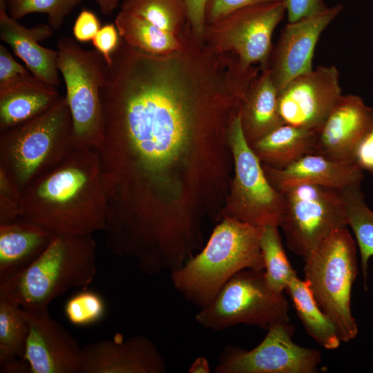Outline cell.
<instances>
[{"label":"cell","instance_id":"obj_1","mask_svg":"<svg viewBox=\"0 0 373 373\" xmlns=\"http://www.w3.org/2000/svg\"><path fill=\"white\" fill-rule=\"evenodd\" d=\"M179 49L153 55L122 38L106 64L96 149L108 192L156 202L169 168L200 135L229 128L260 68L212 50L189 24Z\"/></svg>","mask_w":373,"mask_h":373},{"label":"cell","instance_id":"obj_2","mask_svg":"<svg viewBox=\"0 0 373 373\" xmlns=\"http://www.w3.org/2000/svg\"><path fill=\"white\" fill-rule=\"evenodd\" d=\"M107 214L108 197L95 149H74L21 191L19 219L56 236L105 231Z\"/></svg>","mask_w":373,"mask_h":373},{"label":"cell","instance_id":"obj_3","mask_svg":"<svg viewBox=\"0 0 373 373\" xmlns=\"http://www.w3.org/2000/svg\"><path fill=\"white\" fill-rule=\"evenodd\" d=\"M261 232L262 227L226 217L214 229L203 249L171 273L174 289L201 308L239 271L264 270Z\"/></svg>","mask_w":373,"mask_h":373},{"label":"cell","instance_id":"obj_4","mask_svg":"<svg viewBox=\"0 0 373 373\" xmlns=\"http://www.w3.org/2000/svg\"><path fill=\"white\" fill-rule=\"evenodd\" d=\"M96 252L91 235L55 236L26 269L0 281V298L28 310L48 309L55 298L93 282L97 272Z\"/></svg>","mask_w":373,"mask_h":373},{"label":"cell","instance_id":"obj_5","mask_svg":"<svg viewBox=\"0 0 373 373\" xmlns=\"http://www.w3.org/2000/svg\"><path fill=\"white\" fill-rule=\"evenodd\" d=\"M74 149L71 113L60 96L44 113L0 133V168L22 191Z\"/></svg>","mask_w":373,"mask_h":373},{"label":"cell","instance_id":"obj_6","mask_svg":"<svg viewBox=\"0 0 373 373\" xmlns=\"http://www.w3.org/2000/svg\"><path fill=\"white\" fill-rule=\"evenodd\" d=\"M305 280L320 308L347 343L358 328L351 311L352 288L358 272L355 240L348 227L327 237L304 260Z\"/></svg>","mask_w":373,"mask_h":373},{"label":"cell","instance_id":"obj_7","mask_svg":"<svg viewBox=\"0 0 373 373\" xmlns=\"http://www.w3.org/2000/svg\"><path fill=\"white\" fill-rule=\"evenodd\" d=\"M57 67L66 88L75 149H97L103 134L100 90L106 62L96 50H85L71 37L57 41Z\"/></svg>","mask_w":373,"mask_h":373},{"label":"cell","instance_id":"obj_8","mask_svg":"<svg viewBox=\"0 0 373 373\" xmlns=\"http://www.w3.org/2000/svg\"><path fill=\"white\" fill-rule=\"evenodd\" d=\"M202 327L222 331L244 323L267 329L289 322V303L268 286L264 270L247 269L235 274L195 317Z\"/></svg>","mask_w":373,"mask_h":373},{"label":"cell","instance_id":"obj_9","mask_svg":"<svg viewBox=\"0 0 373 373\" xmlns=\"http://www.w3.org/2000/svg\"><path fill=\"white\" fill-rule=\"evenodd\" d=\"M281 193L285 207L279 227L289 249L303 261L333 231L348 227L341 189L304 184Z\"/></svg>","mask_w":373,"mask_h":373},{"label":"cell","instance_id":"obj_10","mask_svg":"<svg viewBox=\"0 0 373 373\" xmlns=\"http://www.w3.org/2000/svg\"><path fill=\"white\" fill-rule=\"evenodd\" d=\"M285 14L284 1L238 9L206 25L203 41L216 52L235 55L245 66L259 64L262 69L272 50L274 30Z\"/></svg>","mask_w":373,"mask_h":373},{"label":"cell","instance_id":"obj_11","mask_svg":"<svg viewBox=\"0 0 373 373\" xmlns=\"http://www.w3.org/2000/svg\"><path fill=\"white\" fill-rule=\"evenodd\" d=\"M228 137L236 171L230 217L259 227H279L285 212L283 194L270 183L260 160L247 141L239 114L231 124Z\"/></svg>","mask_w":373,"mask_h":373},{"label":"cell","instance_id":"obj_12","mask_svg":"<svg viewBox=\"0 0 373 373\" xmlns=\"http://www.w3.org/2000/svg\"><path fill=\"white\" fill-rule=\"evenodd\" d=\"M294 327L274 324L264 339L250 350L227 345L215 368L216 373H315L322 361L321 353L300 346L293 340Z\"/></svg>","mask_w":373,"mask_h":373},{"label":"cell","instance_id":"obj_13","mask_svg":"<svg viewBox=\"0 0 373 373\" xmlns=\"http://www.w3.org/2000/svg\"><path fill=\"white\" fill-rule=\"evenodd\" d=\"M341 96L337 68L318 66L279 93L280 115L283 124L317 131Z\"/></svg>","mask_w":373,"mask_h":373},{"label":"cell","instance_id":"obj_14","mask_svg":"<svg viewBox=\"0 0 373 373\" xmlns=\"http://www.w3.org/2000/svg\"><path fill=\"white\" fill-rule=\"evenodd\" d=\"M343 8L341 4L327 7L283 28L265 67L278 93L293 79L314 69L312 59L320 36Z\"/></svg>","mask_w":373,"mask_h":373},{"label":"cell","instance_id":"obj_15","mask_svg":"<svg viewBox=\"0 0 373 373\" xmlns=\"http://www.w3.org/2000/svg\"><path fill=\"white\" fill-rule=\"evenodd\" d=\"M22 312L29 326L23 359L30 372L80 373L82 347L48 309Z\"/></svg>","mask_w":373,"mask_h":373},{"label":"cell","instance_id":"obj_16","mask_svg":"<svg viewBox=\"0 0 373 373\" xmlns=\"http://www.w3.org/2000/svg\"><path fill=\"white\" fill-rule=\"evenodd\" d=\"M155 344L144 336L101 340L82 347L80 373H164Z\"/></svg>","mask_w":373,"mask_h":373},{"label":"cell","instance_id":"obj_17","mask_svg":"<svg viewBox=\"0 0 373 373\" xmlns=\"http://www.w3.org/2000/svg\"><path fill=\"white\" fill-rule=\"evenodd\" d=\"M372 123V107L358 96L342 95L316 131L312 153L334 160L352 161L356 146Z\"/></svg>","mask_w":373,"mask_h":373},{"label":"cell","instance_id":"obj_18","mask_svg":"<svg viewBox=\"0 0 373 373\" xmlns=\"http://www.w3.org/2000/svg\"><path fill=\"white\" fill-rule=\"evenodd\" d=\"M262 166L270 183L280 192L304 184L343 189L361 185L363 178V171L354 162L317 153L307 154L283 169Z\"/></svg>","mask_w":373,"mask_h":373},{"label":"cell","instance_id":"obj_19","mask_svg":"<svg viewBox=\"0 0 373 373\" xmlns=\"http://www.w3.org/2000/svg\"><path fill=\"white\" fill-rule=\"evenodd\" d=\"M52 30L50 25L44 23L30 28L24 27L8 15L4 1L0 0L1 39L10 46L37 79L56 87L60 84L57 51L39 44L51 37Z\"/></svg>","mask_w":373,"mask_h":373},{"label":"cell","instance_id":"obj_20","mask_svg":"<svg viewBox=\"0 0 373 373\" xmlns=\"http://www.w3.org/2000/svg\"><path fill=\"white\" fill-rule=\"evenodd\" d=\"M56 235L42 227L18 219L0 225V281L26 269Z\"/></svg>","mask_w":373,"mask_h":373},{"label":"cell","instance_id":"obj_21","mask_svg":"<svg viewBox=\"0 0 373 373\" xmlns=\"http://www.w3.org/2000/svg\"><path fill=\"white\" fill-rule=\"evenodd\" d=\"M278 95L269 70L261 69L250 86L239 113L249 144L283 124L279 113Z\"/></svg>","mask_w":373,"mask_h":373},{"label":"cell","instance_id":"obj_22","mask_svg":"<svg viewBox=\"0 0 373 373\" xmlns=\"http://www.w3.org/2000/svg\"><path fill=\"white\" fill-rule=\"evenodd\" d=\"M316 135V130L283 124L249 145L265 165L280 169L312 153Z\"/></svg>","mask_w":373,"mask_h":373},{"label":"cell","instance_id":"obj_23","mask_svg":"<svg viewBox=\"0 0 373 373\" xmlns=\"http://www.w3.org/2000/svg\"><path fill=\"white\" fill-rule=\"evenodd\" d=\"M59 97L55 86L41 81L0 95V133L44 113Z\"/></svg>","mask_w":373,"mask_h":373},{"label":"cell","instance_id":"obj_24","mask_svg":"<svg viewBox=\"0 0 373 373\" xmlns=\"http://www.w3.org/2000/svg\"><path fill=\"white\" fill-rule=\"evenodd\" d=\"M285 291L307 333L323 347L337 349L342 341L337 329L318 306L307 282L296 275L291 279Z\"/></svg>","mask_w":373,"mask_h":373},{"label":"cell","instance_id":"obj_25","mask_svg":"<svg viewBox=\"0 0 373 373\" xmlns=\"http://www.w3.org/2000/svg\"><path fill=\"white\" fill-rule=\"evenodd\" d=\"M115 24L120 37L128 46L150 54H168L181 46L178 36L122 10L115 17Z\"/></svg>","mask_w":373,"mask_h":373},{"label":"cell","instance_id":"obj_26","mask_svg":"<svg viewBox=\"0 0 373 373\" xmlns=\"http://www.w3.org/2000/svg\"><path fill=\"white\" fill-rule=\"evenodd\" d=\"M341 190L348 227L352 230L359 249L364 287L367 289L368 264L373 256V211L365 202L361 185L351 186Z\"/></svg>","mask_w":373,"mask_h":373},{"label":"cell","instance_id":"obj_27","mask_svg":"<svg viewBox=\"0 0 373 373\" xmlns=\"http://www.w3.org/2000/svg\"><path fill=\"white\" fill-rule=\"evenodd\" d=\"M20 307L0 298V367L24 357L29 326Z\"/></svg>","mask_w":373,"mask_h":373},{"label":"cell","instance_id":"obj_28","mask_svg":"<svg viewBox=\"0 0 373 373\" xmlns=\"http://www.w3.org/2000/svg\"><path fill=\"white\" fill-rule=\"evenodd\" d=\"M120 8L176 36L188 23L182 0H124Z\"/></svg>","mask_w":373,"mask_h":373},{"label":"cell","instance_id":"obj_29","mask_svg":"<svg viewBox=\"0 0 373 373\" xmlns=\"http://www.w3.org/2000/svg\"><path fill=\"white\" fill-rule=\"evenodd\" d=\"M278 227L271 224L262 227L260 245L267 283L274 291L283 294L297 274L285 254Z\"/></svg>","mask_w":373,"mask_h":373},{"label":"cell","instance_id":"obj_30","mask_svg":"<svg viewBox=\"0 0 373 373\" xmlns=\"http://www.w3.org/2000/svg\"><path fill=\"white\" fill-rule=\"evenodd\" d=\"M8 15L19 20L28 14L44 13L48 15L49 25L58 30L65 18L82 0H3Z\"/></svg>","mask_w":373,"mask_h":373},{"label":"cell","instance_id":"obj_31","mask_svg":"<svg viewBox=\"0 0 373 373\" xmlns=\"http://www.w3.org/2000/svg\"><path fill=\"white\" fill-rule=\"evenodd\" d=\"M106 312L104 299L97 293L84 290L70 297L64 306L67 319L77 326H87L100 321Z\"/></svg>","mask_w":373,"mask_h":373},{"label":"cell","instance_id":"obj_32","mask_svg":"<svg viewBox=\"0 0 373 373\" xmlns=\"http://www.w3.org/2000/svg\"><path fill=\"white\" fill-rule=\"evenodd\" d=\"M40 82L28 69L18 63L0 44V95Z\"/></svg>","mask_w":373,"mask_h":373},{"label":"cell","instance_id":"obj_33","mask_svg":"<svg viewBox=\"0 0 373 373\" xmlns=\"http://www.w3.org/2000/svg\"><path fill=\"white\" fill-rule=\"evenodd\" d=\"M21 189L0 168V225L19 218Z\"/></svg>","mask_w":373,"mask_h":373},{"label":"cell","instance_id":"obj_34","mask_svg":"<svg viewBox=\"0 0 373 373\" xmlns=\"http://www.w3.org/2000/svg\"><path fill=\"white\" fill-rule=\"evenodd\" d=\"M283 0H207L205 10L206 25L214 23L229 13L252 5Z\"/></svg>","mask_w":373,"mask_h":373},{"label":"cell","instance_id":"obj_35","mask_svg":"<svg viewBox=\"0 0 373 373\" xmlns=\"http://www.w3.org/2000/svg\"><path fill=\"white\" fill-rule=\"evenodd\" d=\"M120 39L115 24L107 23L99 29L92 40L95 50L102 55L106 64H111V55L119 45Z\"/></svg>","mask_w":373,"mask_h":373},{"label":"cell","instance_id":"obj_36","mask_svg":"<svg viewBox=\"0 0 373 373\" xmlns=\"http://www.w3.org/2000/svg\"><path fill=\"white\" fill-rule=\"evenodd\" d=\"M101 28L97 15L93 11L83 9L74 23L73 34L77 41L87 42L93 39Z\"/></svg>","mask_w":373,"mask_h":373},{"label":"cell","instance_id":"obj_37","mask_svg":"<svg viewBox=\"0 0 373 373\" xmlns=\"http://www.w3.org/2000/svg\"><path fill=\"white\" fill-rule=\"evenodd\" d=\"M288 22L292 23L325 10L323 0H283Z\"/></svg>","mask_w":373,"mask_h":373},{"label":"cell","instance_id":"obj_38","mask_svg":"<svg viewBox=\"0 0 373 373\" xmlns=\"http://www.w3.org/2000/svg\"><path fill=\"white\" fill-rule=\"evenodd\" d=\"M352 160L363 171L373 175V123L356 146Z\"/></svg>","mask_w":373,"mask_h":373},{"label":"cell","instance_id":"obj_39","mask_svg":"<svg viewBox=\"0 0 373 373\" xmlns=\"http://www.w3.org/2000/svg\"><path fill=\"white\" fill-rule=\"evenodd\" d=\"M186 10L188 23L193 34L203 41L207 0H182Z\"/></svg>","mask_w":373,"mask_h":373},{"label":"cell","instance_id":"obj_40","mask_svg":"<svg viewBox=\"0 0 373 373\" xmlns=\"http://www.w3.org/2000/svg\"><path fill=\"white\" fill-rule=\"evenodd\" d=\"M189 373H209L211 372L208 360L204 356H199L190 365Z\"/></svg>","mask_w":373,"mask_h":373},{"label":"cell","instance_id":"obj_41","mask_svg":"<svg viewBox=\"0 0 373 373\" xmlns=\"http://www.w3.org/2000/svg\"><path fill=\"white\" fill-rule=\"evenodd\" d=\"M119 0H95L101 12L110 15L118 6Z\"/></svg>","mask_w":373,"mask_h":373}]
</instances>
